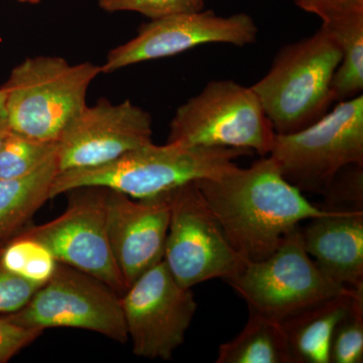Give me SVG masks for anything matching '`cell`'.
I'll return each mask as SVG.
<instances>
[{"instance_id":"6da1fadb","label":"cell","mask_w":363,"mask_h":363,"mask_svg":"<svg viewBox=\"0 0 363 363\" xmlns=\"http://www.w3.org/2000/svg\"><path fill=\"white\" fill-rule=\"evenodd\" d=\"M227 240L245 262L271 255L301 222L329 210L308 201L264 156L250 168L238 166L215 179L196 181Z\"/></svg>"},{"instance_id":"7a4b0ae2","label":"cell","mask_w":363,"mask_h":363,"mask_svg":"<svg viewBox=\"0 0 363 363\" xmlns=\"http://www.w3.org/2000/svg\"><path fill=\"white\" fill-rule=\"evenodd\" d=\"M252 154L234 147L150 143L108 164L59 172L50 199L83 187L107 188L133 199H147L190 182L218 178L238 166L236 159Z\"/></svg>"},{"instance_id":"3957f363","label":"cell","mask_w":363,"mask_h":363,"mask_svg":"<svg viewBox=\"0 0 363 363\" xmlns=\"http://www.w3.org/2000/svg\"><path fill=\"white\" fill-rule=\"evenodd\" d=\"M341 57L337 40L324 26L279 50L269 71L250 86L277 135L304 130L330 111Z\"/></svg>"},{"instance_id":"277c9868","label":"cell","mask_w":363,"mask_h":363,"mask_svg":"<svg viewBox=\"0 0 363 363\" xmlns=\"http://www.w3.org/2000/svg\"><path fill=\"white\" fill-rule=\"evenodd\" d=\"M102 73L90 62L71 65L59 57L26 59L2 86L9 130L33 140L59 142L87 106L91 83Z\"/></svg>"},{"instance_id":"5b68a950","label":"cell","mask_w":363,"mask_h":363,"mask_svg":"<svg viewBox=\"0 0 363 363\" xmlns=\"http://www.w3.org/2000/svg\"><path fill=\"white\" fill-rule=\"evenodd\" d=\"M271 121L252 88L214 80L177 109L168 143L234 147L269 156L274 145Z\"/></svg>"},{"instance_id":"8992f818","label":"cell","mask_w":363,"mask_h":363,"mask_svg":"<svg viewBox=\"0 0 363 363\" xmlns=\"http://www.w3.org/2000/svg\"><path fill=\"white\" fill-rule=\"evenodd\" d=\"M269 156L298 190L323 195L344 167L363 164L362 94L337 102L304 130L276 133Z\"/></svg>"},{"instance_id":"52a82bcc","label":"cell","mask_w":363,"mask_h":363,"mask_svg":"<svg viewBox=\"0 0 363 363\" xmlns=\"http://www.w3.org/2000/svg\"><path fill=\"white\" fill-rule=\"evenodd\" d=\"M229 284L250 312L285 321L325 298L350 289L327 277L306 250L301 226L286 236L271 255L245 262Z\"/></svg>"},{"instance_id":"ba28073f","label":"cell","mask_w":363,"mask_h":363,"mask_svg":"<svg viewBox=\"0 0 363 363\" xmlns=\"http://www.w3.org/2000/svg\"><path fill=\"white\" fill-rule=\"evenodd\" d=\"M171 214L164 262L184 288L210 279L228 281L245 262L227 240L195 182L169 191Z\"/></svg>"},{"instance_id":"9c48e42d","label":"cell","mask_w":363,"mask_h":363,"mask_svg":"<svg viewBox=\"0 0 363 363\" xmlns=\"http://www.w3.org/2000/svg\"><path fill=\"white\" fill-rule=\"evenodd\" d=\"M30 328H77L128 341L121 296L94 277L57 262L51 279L25 307L7 317Z\"/></svg>"},{"instance_id":"30bf717a","label":"cell","mask_w":363,"mask_h":363,"mask_svg":"<svg viewBox=\"0 0 363 363\" xmlns=\"http://www.w3.org/2000/svg\"><path fill=\"white\" fill-rule=\"evenodd\" d=\"M68 193L63 213L18 236L38 241L57 262L94 277L123 296L126 286L107 233V189L83 187Z\"/></svg>"},{"instance_id":"8fae6325","label":"cell","mask_w":363,"mask_h":363,"mask_svg":"<svg viewBox=\"0 0 363 363\" xmlns=\"http://www.w3.org/2000/svg\"><path fill=\"white\" fill-rule=\"evenodd\" d=\"M121 305L133 353L152 360L173 357L198 307L191 289L176 281L164 260L126 289Z\"/></svg>"},{"instance_id":"7c38bea8","label":"cell","mask_w":363,"mask_h":363,"mask_svg":"<svg viewBox=\"0 0 363 363\" xmlns=\"http://www.w3.org/2000/svg\"><path fill=\"white\" fill-rule=\"evenodd\" d=\"M259 28L247 13L217 16L213 11L175 14L150 21L138 35L109 52L102 73H112L142 62L168 58L198 45L228 44L245 47L257 42Z\"/></svg>"},{"instance_id":"4fadbf2b","label":"cell","mask_w":363,"mask_h":363,"mask_svg":"<svg viewBox=\"0 0 363 363\" xmlns=\"http://www.w3.org/2000/svg\"><path fill=\"white\" fill-rule=\"evenodd\" d=\"M152 116L130 100L86 106L58 142L59 172L108 164L152 142Z\"/></svg>"},{"instance_id":"5bb4252c","label":"cell","mask_w":363,"mask_h":363,"mask_svg":"<svg viewBox=\"0 0 363 363\" xmlns=\"http://www.w3.org/2000/svg\"><path fill=\"white\" fill-rule=\"evenodd\" d=\"M169 214V191L133 199L107 189L109 245L126 289L164 259Z\"/></svg>"},{"instance_id":"9a60e30c","label":"cell","mask_w":363,"mask_h":363,"mask_svg":"<svg viewBox=\"0 0 363 363\" xmlns=\"http://www.w3.org/2000/svg\"><path fill=\"white\" fill-rule=\"evenodd\" d=\"M301 227L306 250L339 285L363 288V210H329Z\"/></svg>"},{"instance_id":"2e32d148","label":"cell","mask_w":363,"mask_h":363,"mask_svg":"<svg viewBox=\"0 0 363 363\" xmlns=\"http://www.w3.org/2000/svg\"><path fill=\"white\" fill-rule=\"evenodd\" d=\"M325 298L281 322L295 363H329L332 335L358 291Z\"/></svg>"},{"instance_id":"e0dca14e","label":"cell","mask_w":363,"mask_h":363,"mask_svg":"<svg viewBox=\"0 0 363 363\" xmlns=\"http://www.w3.org/2000/svg\"><path fill=\"white\" fill-rule=\"evenodd\" d=\"M58 173L56 152L25 176L0 179V241L18 233L50 199Z\"/></svg>"},{"instance_id":"ac0fdd59","label":"cell","mask_w":363,"mask_h":363,"mask_svg":"<svg viewBox=\"0 0 363 363\" xmlns=\"http://www.w3.org/2000/svg\"><path fill=\"white\" fill-rule=\"evenodd\" d=\"M217 363H295L283 325L250 312L240 333L219 346Z\"/></svg>"},{"instance_id":"d6986e66","label":"cell","mask_w":363,"mask_h":363,"mask_svg":"<svg viewBox=\"0 0 363 363\" xmlns=\"http://www.w3.org/2000/svg\"><path fill=\"white\" fill-rule=\"evenodd\" d=\"M335 38L342 57L332 80L334 102L345 101L362 94L363 13L322 23Z\"/></svg>"},{"instance_id":"ffe728a7","label":"cell","mask_w":363,"mask_h":363,"mask_svg":"<svg viewBox=\"0 0 363 363\" xmlns=\"http://www.w3.org/2000/svg\"><path fill=\"white\" fill-rule=\"evenodd\" d=\"M58 150V142H43L9 131L0 147V179L20 178Z\"/></svg>"},{"instance_id":"44dd1931","label":"cell","mask_w":363,"mask_h":363,"mask_svg":"<svg viewBox=\"0 0 363 363\" xmlns=\"http://www.w3.org/2000/svg\"><path fill=\"white\" fill-rule=\"evenodd\" d=\"M0 262L7 271L43 286L51 279L58 262L38 241L16 236L4 248Z\"/></svg>"},{"instance_id":"7402d4cb","label":"cell","mask_w":363,"mask_h":363,"mask_svg":"<svg viewBox=\"0 0 363 363\" xmlns=\"http://www.w3.org/2000/svg\"><path fill=\"white\" fill-rule=\"evenodd\" d=\"M363 362V289L358 291L332 335L329 363Z\"/></svg>"},{"instance_id":"603a6c76","label":"cell","mask_w":363,"mask_h":363,"mask_svg":"<svg viewBox=\"0 0 363 363\" xmlns=\"http://www.w3.org/2000/svg\"><path fill=\"white\" fill-rule=\"evenodd\" d=\"M323 195V209L363 210V164L344 167L334 177Z\"/></svg>"},{"instance_id":"cb8c5ba5","label":"cell","mask_w":363,"mask_h":363,"mask_svg":"<svg viewBox=\"0 0 363 363\" xmlns=\"http://www.w3.org/2000/svg\"><path fill=\"white\" fill-rule=\"evenodd\" d=\"M100 9L107 13L133 11L150 21L175 14L198 13L204 9V0H99Z\"/></svg>"},{"instance_id":"d4e9b609","label":"cell","mask_w":363,"mask_h":363,"mask_svg":"<svg viewBox=\"0 0 363 363\" xmlns=\"http://www.w3.org/2000/svg\"><path fill=\"white\" fill-rule=\"evenodd\" d=\"M40 286L7 271L0 262V313L18 312Z\"/></svg>"},{"instance_id":"484cf974","label":"cell","mask_w":363,"mask_h":363,"mask_svg":"<svg viewBox=\"0 0 363 363\" xmlns=\"http://www.w3.org/2000/svg\"><path fill=\"white\" fill-rule=\"evenodd\" d=\"M43 329L30 328L0 318V363L9 362L14 355L42 335Z\"/></svg>"},{"instance_id":"4316f807","label":"cell","mask_w":363,"mask_h":363,"mask_svg":"<svg viewBox=\"0 0 363 363\" xmlns=\"http://www.w3.org/2000/svg\"><path fill=\"white\" fill-rule=\"evenodd\" d=\"M303 11L316 14L322 23L363 13V0H295Z\"/></svg>"},{"instance_id":"83f0119b","label":"cell","mask_w":363,"mask_h":363,"mask_svg":"<svg viewBox=\"0 0 363 363\" xmlns=\"http://www.w3.org/2000/svg\"><path fill=\"white\" fill-rule=\"evenodd\" d=\"M9 131H11V130H9L6 119V121H0V147H1L2 143L6 140V135H9Z\"/></svg>"},{"instance_id":"f1b7e54d","label":"cell","mask_w":363,"mask_h":363,"mask_svg":"<svg viewBox=\"0 0 363 363\" xmlns=\"http://www.w3.org/2000/svg\"><path fill=\"white\" fill-rule=\"evenodd\" d=\"M6 104H4V93L0 89V121H6Z\"/></svg>"},{"instance_id":"f546056e","label":"cell","mask_w":363,"mask_h":363,"mask_svg":"<svg viewBox=\"0 0 363 363\" xmlns=\"http://www.w3.org/2000/svg\"><path fill=\"white\" fill-rule=\"evenodd\" d=\"M21 2H28V4H37L40 0H20Z\"/></svg>"},{"instance_id":"4dcf8cb0","label":"cell","mask_w":363,"mask_h":363,"mask_svg":"<svg viewBox=\"0 0 363 363\" xmlns=\"http://www.w3.org/2000/svg\"><path fill=\"white\" fill-rule=\"evenodd\" d=\"M2 252H4V248L0 247V257H1Z\"/></svg>"}]
</instances>
